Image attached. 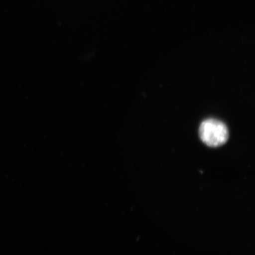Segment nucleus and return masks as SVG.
<instances>
[{"label":"nucleus","instance_id":"1","mask_svg":"<svg viewBox=\"0 0 255 255\" xmlns=\"http://www.w3.org/2000/svg\"><path fill=\"white\" fill-rule=\"evenodd\" d=\"M199 135L206 145L210 147H219L228 140V128L219 120L207 119L201 124Z\"/></svg>","mask_w":255,"mask_h":255}]
</instances>
